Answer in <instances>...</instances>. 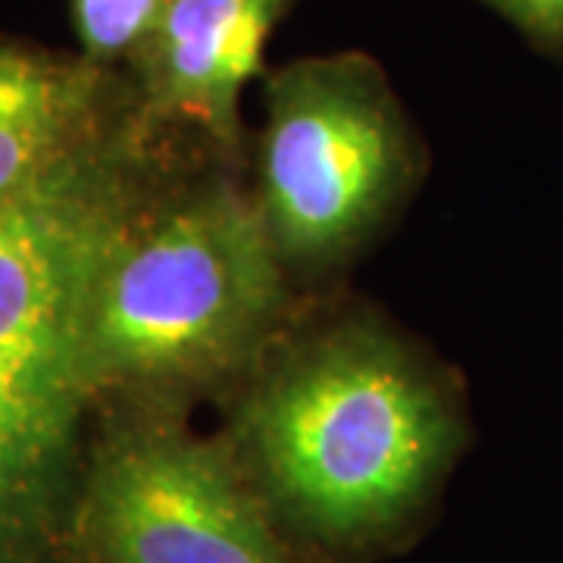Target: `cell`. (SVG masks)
Listing matches in <instances>:
<instances>
[{
	"label": "cell",
	"mask_w": 563,
	"mask_h": 563,
	"mask_svg": "<svg viewBox=\"0 0 563 563\" xmlns=\"http://www.w3.org/2000/svg\"><path fill=\"white\" fill-rule=\"evenodd\" d=\"M410 176V135L373 60H298L266 81L254 201L282 263L313 266L354 251Z\"/></svg>",
	"instance_id": "5"
},
{
	"label": "cell",
	"mask_w": 563,
	"mask_h": 563,
	"mask_svg": "<svg viewBox=\"0 0 563 563\" xmlns=\"http://www.w3.org/2000/svg\"><path fill=\"white\" fill-rule=\"evenodd\" d=\"M291 0H161L135 57L147 117L188 120L222 144L239 135V101Z\"/></svg>",
	"instance_id": "6"
},
{
	"label": "cell",
	"mask_w": 563,
	"mask_h": 563,
	"mask_svg": "<svg viewBox=\"0 0 563 563\" xmlns=\"http://www.w3.org/2000/svg\"><path fill=\"white\" fill-rule=\"evenodd\" d=\"M488 3L498 7L501 13H507L517 25H526L529 16H532V10L539 7V0H488Z\"/></svg>",
	"instance_id": "9"
},
{
	"label": "cell",
	"mask_w": 563,
	"mask_h": 563,
	"mask_svg": "<svg viewBox=\"0 0 563 563\" xmlns=\"http://www.w3.org/2000/svg\"><path fill=\"white\" fill-rule=\"evenodd\" d=\"M157 7L161 0H73L81 57L98 66L129 57L144 38Z\"/></svg>",
	"instance_id": "8"
},
{
	"label": "cell",
	"mask_w": 563,
	"mask_h": 563,
	"mask_svg": "<svg viewBox=\"0 0 563 563\" xmlns=\"http://www.w3.org/2000/svg\"><path fill=\"white\" fill-rule=\"evenodd\" d=\"M135 157L98 139L0 210V563H66L91 401L81 313L135 213Z\"/></svg>",
	"instance_id": "2"
},
{
	"label": "cell",
	"mask_w": 563,
	"mask_h": 563,
	"mask_svg": "<svg viewBox=\"0 0 563 563\" xmlns=\"http://www.w3.org/2000/svg\"><path fill=\"white\" fill-rule=\"evenodd\" d=\"M282 257L254 198L207 185L139 210L107 247L81 313L91 401L235 373L276 320Z\"/></svg>",
	"instance_id": "3"
},
{
	"label": "cell",
	"mask_w": 563,
	"mask_h": 563,
	"mask_svg": "<svg viewBox=\"0 0 563 563\" xmlns=\"http://www.w3.org/2000/svg\"><path fill=\"white\" fill-rule=\"evenodd\" d=\"M66 563L329 561L279 523L232 444L147 413L88 444Z\"/></svg>",
	"instance_id": "4"
},
{
	"label": "cell",
	"mask_w": 563,
	"mask_h": 563,
	"mask_svg": "<svg viewBox=\"0 0 563 563\" xmlns=\"http://www.w3.org/2000/svg\"><path fill=\"white\" fill-rule=\"evenodd\" d=\"M232 448L279 523L325 561L404 539L466 444L457 395L383 332L351 325L279 363Z\"/></svg>",
	"instance_id": "1"
},
{
	"label": "cell",
	"mask_w": 563,
	"mask_h": 563,
	"mask_svg": "<svg viewBox=\"0 0 563 563\" xmlns=\"http://www.w3.org/2000/svg\"><path fill=\"white\" fill-rule=\"evenodd\" d=\"M107 66L0 41V210L107 132Z\"/></svg>",
	"instance_id": "7"
}]
</instances>
